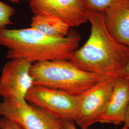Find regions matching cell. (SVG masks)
Segmentation results:
<instances>
[{"label":"cell","instance_id":"6da1fadb","mask_svg":"<svg viewBox=\"0 0 129 129\" xmlns=\"http://www.w3.org/2000/svg\"><path fill=\"white\" fill-rule=\"evenodd\" d=\"M91 29L88 40L69 61L84 71L111 79L120 78L129 60V47L115 40L106 28L104 13L88 11Z\"/></svg>","mask_w":129,"mask_h":129},{"label":"cell","instance_id":"7a4b0ae2","mask_svg":"<svg viewBox=\"0 0 129 129\" xmlns=\"http://www.w3.org/2000/svg\"><path fill=\"white\" fill-rule=\"evenodd\" d=\"M80 40V35L75 31H70L62 38L47 36L31 27L5 29L0 32V46L7 49V58H23L33 63L69 60Z\"/></svg>","mask_w":129,"mask_h":129},{"label":"cell","instance_id":"3957f363","mask_svg":"<svg viewBox=\"0 0 129 129\" xmlns=\"http://www.w3.org/2000/svg\"><path fill=\"white\" fill-rule=\"evenodd\" d=\"M30 75L34 85L79 95L107 78L100 74L80 69L69 60H56L33 63Z\"/></svg>","mask_w":129,"mask_h":129},{"label":"cell","instance_id":"277c9868","mask_svg":"<svg viewBox=\"0 0 129 129\" xmlns=\"http://www.w3.org/2000/svg\"><path fill=\"white\" fill-rule=\"evenodd\" d=\"M79 95H72L58 90L34 85L26 101L50 115L62 120L75 122Z\"/></svg>","mask_w":129,"mask_h":129},{"label":"cell","instance_id":"5b68a950","mask_svg":"<svg viewBox=\"0 0 129 129\" xmlns=\"http://www.w3.org/2000/svg\"><path fill=\"white\" fill-rule=\"evenodd\" d=\"M32 62L25 58H15L5 64L0 77V95L15 104L27 102L26 96L34 86L30 75Z\"/></svg>","mask_w":129,"mask_h":129},{"label":"cell","instance_id":"8992f818","mask_svg":"<svg viewBox=\"0 0 129 129\" xmlns=\"http://www.w3.org/2000/svg\"><path fill=\"white\" fill-rule=\"evenodd\" d=\"M0 116L22 129H63V120L27 102L15 104L3 100L0 102Z\"/></svg>","mask_w":129,"mask_h":129},{"label":"cell","instance_id":"52a82bcc","mask_svg":"<svg viewBox=\"0 0 129 129\" xmlns=\"http://www.w3.org/2000/svg\"><path fill=\"white\" fill-rule=\"evenodd\" d=\"M114 84V79L106 78L79 95L75 122L81 129H88L99 122L111 97Z\"/></svg>","mask_w":129,"mask_h":129},{"label":"cell","instance_id":"ba28073f","mask_svg":"<svg viewBox=\"0 0 129 129\" xmlns=\"http://www.w3.org/2000/svg\"><path fill=\"white\" fill-rule=\"evenodd\" d=\"M29 4L34 15L55 16L71 27H78L88 22L85 0H32Z\"/></svg>","mask_w":129,"mask_h":129},{"label":"cell","instance_id":"9c48e42d","mask_svg":"<svg viewBox=\"0 0 129 129\" xmlns=\"http://www.w3.org/2000/svg\"><path fill=\"white\" fill-rule=\"evenodd\" d=\"M129 103V80L115 79L111 97L99 122L115 125L123 123Z\"/></svg>","mask_w":129,"mask_h":129},{"label":"cell","instance_id":"30bf717a","mask_svg":"<svg viewBox=\"0 0 129 129\" xmlns=\"http://www.w3.org/2000/svg\"><path fill=\"white\" fill-rule=\"evenodd\" d=\"M104 21L110 34L129 47V0H120L104 12Z\"/></svg>","mask_w":129,"mask_h":129},{"label":"cell","instance_id":"8fae6325","mask_svg":"<svg viewBox=\"0 0 129 129\" xmlns=\"http://www.w3.org/2000/svg\"><path fill=\"white\" fill-rule=\"evenodd\" d=\"M30 27L50 37L62 38L69 35L71 27L62 20L55 16L35 14L32 18Z\"/></svg>","mask_w":129,"mask_h":129},{"label":"cell","instance_id":"7c38bea8","mask_svg":"<svg viewBox=\"0 0 129 129\" xmlns=\"http://www.w3.org/2000/svg\"><path fill=\"white\" fill-rule=\"evenodd\" d=\"M15 13L14 8L0 1V32L13 23L12 19Z\"/></svg>","mask_w":129,"mask_h":129},{"label":"cell","instance_id":"4fadbf2b","mask_svg":"<svg viewBox=\"0 0 129 129\" xmlns=\"http://www.w3.org/2000/svg\"><path fill=\"white\" fill-rule=\"evenodd\" d=\"M120 0H85L88 11L104 13L108 8Z\"/></svg>","mask_w":129,"mask_h":129},{"label":"cell","instance_id":"5bb4252c","mask_svg":"<svg viewBox=\"0 0 129 129\" xmlns=\"http://www.w3.org/2000/svg\"><path fill=\"white\" fill-rule=\"evenodd\" d=\"M0 129H22L9 119L2 117L0 119Z\"/></svg>","mask_w":129,"mask_h":129},{"label":"cell","instance_id":"9a60e30c","mask_svg":"<svg viewBox=\"0 0 129 129\" xmlns=\"http://www.w3.org/2000/svg\"><path fill=\"white\" fill-rule=\"evenodd\" d=\"M63 129H78L75 125L74 124V122L67 121V120H63ZM120 129H129L126 127L124 126L123 128Z\"/></svg>","mask_w":129,"mask_h":129},{"label":"cell","instance_id":"2e32d148","mask_svg":"<svg viewBox=\"0 0 129 129\" xmlns=\"http://www.w3.org/2000/svg\"><path fill=\"white\" fill-rule=\"evenodd\" d=\"M120 78H124L129 81V60L126 67L120 74Z\"/></svg>","mask_w":129,"mask_h":129},{"label":"cell","instance_id":"e0dca14e","mask_svg":"<svg viewBox=\"0 0 129 129\" xmlns=\"http://www.w3.org/2000/svg\"><path fill=\"white\" fill-rule=\"evenodd\" d=\"M123 123L124 124L125 127L129 129V103L125 113Z\"/></svg>","mask_w":129,"mask_h":129},{"label":"cell","instance_id":"ac0fdd59","mask_svg":"<svg viewBox=\"0 0 129 129\" xmlns=\"http://www.w3.org/2000/svg\"><path fill=\"white\" fill-rule=\"evenodd\" d=\"M10 2L14 3V4H17L19 2V0H8Z\"/></svg>","mask_w":129,"mask_h":129},{"label":"cell","instance_id":"d6986e66","mask_svg":"<svg viewBox=\"0 0 129 129\" xmlns=\"http://www.w3.org/2000/svg\"><path fill=\"white\" fill-rule=\"evenodd\" d=\"M20 1H26V2H30L32 0H19V2H20Z\"/></svg>","mask_w":129,"mask_h":129},{"label":"cell","instance_id":"ffe728a7","mask_svg":"<svg viewBox=\"0 0 129 129\" xmlns=\"http://www.w3.org/2000/svg\"><path fill=\"white\" fill-rule=\"evenodd\" d=\"M1 95H0V99H1Z\"/></svg>","mask_w":129,"mask_h":129}]
</instances>
